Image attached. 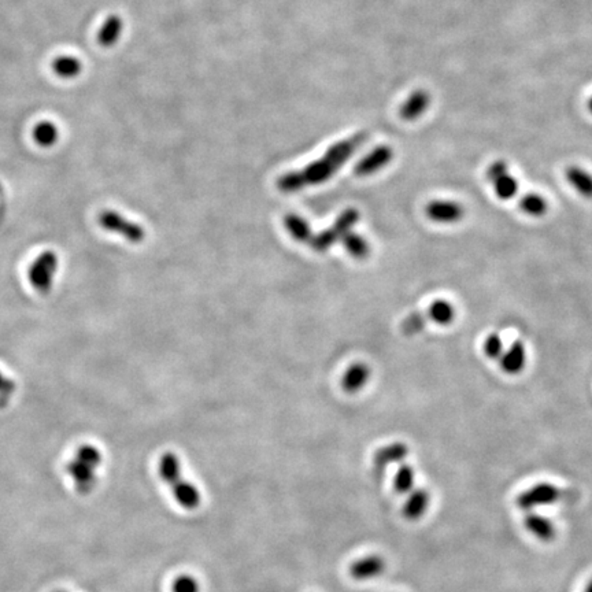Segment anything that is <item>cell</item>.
<instances>
[{
	"label": "cell",
	"mask_w": 592,
	"mask_h": 592,
	"mask_svg": "<svg viewBox=\"0 0 592 592\" xmlns=\"http://www.w3.org/2000/svg\"><path fill=\"white\" fill-rule=\"evenodd\" d=\"M368 139V132H358L354 136L329 147L320 161L313 162L308 166H306L303 170L296 172L303 188L307 185L321 184L326 180L332 179V176L353 157V154L359 147L366 143Z\"/></svg>",
	"instance_id": "6da1fadb"
},
{
	"label": "cell",
	"mask_w": 592,
	"mask_h": 592,
	"mask_svg": "<svg viewBox=\"0 0 592 592\" xmlns=\"http://www.w3.org/2000/svg\"><path fill=\"white\" fill-rule=\"evenodd\" d=\"M158 472L162 480L169 485L175 499L185 510H195L202 502V494L197 485L182 477L179 457L165 452L160 459Z\"/></svg>",
	"instance_id": "7a4b0ae2"
},
{
	"label": "cell",
	"mask_w": 592,
	"mask_h": 592,
	"mask_svg": "<svg viewBox=\"0 0 592 592\" xmlns=\"http://www.w3.org/2000/svg\"><path fill=\"white\" fill-rule=\"evenodd\" d=\"M102 452L95 446L84 445L68 465V473L80 494H90L96 485V469L102 465Z\"/></svg>",
	"instance_id": "3957f363"
},
{
	"label": "cell",
	"mask_w": 592,
	"mask_h": 592,
	"mask_svg": "<svg viewBox=\"0 0 592 592\" xmlns=\"http://www.w3.org/2000/svg\"><path fill=\"white\" fill-rule=\"evenodd\" d=\"M572 497V492L569 489H562L554 484L549 483H540L534 485L525 491H522L517 497L516 503L521 510L532 511L534 509L540 506H550L554 503L569 499Z\"/></svg>",
	"instance_id": "277c9868"
},
{
	"label": "cell",
	"mask_w": 592,
	"mask_h": 592,
	"mask_svg": "<svg viewBox=\"0 0 592 592\" xmlns=\"http://www.w3.org/2000/svg\"><path fill=\"white\" fill-rule=\"evenodd\" d=\"M58 265V255L54 251H44L40 254L28 271V277L32 287L40 294L50 292V289L53 288Z\"/></svg>",
	"instance_id": "5b68a950"
},
{
	"label": "cell",
	"mask_w": 592,
	"mask_h": 592,
	"mask_svg": "<svg viewBox=\"0 0 592 592\" xmlns=\"http://www.w3.org/2000/svg\"><path fill=\"white\" fill-rule=\"evenodd\" d=\"M487 179L492 184L495 194L502 200H510L519 192V181L511 176L507 162L502 160L492 162L488 166Z\"/></svg>",
	"instance_id": "8992f818"
},
{
	"label": "cell",
	"mask_w": 592,
	"mask_h": 592,
	"mask_svg": "<svg viewBox=\"0 0 592 592\" xmlns=\"http://www.w3.org/2000/svg\"><path fill=\"white\" fill-rule=\"evenodd\" d=\"M99 224L103 229H106L108 232L113 234H121L124 236L126 240H129L130 243H142L145 239V231L140 225L128 221L125 217L115 213V212H110L106 210L103 213H100L99 216Z\"/></svg>",
	"instance_id": "52a82bcc"
},
{
	"label": "cell",
	"mask_w": 592,
	"mask_h": 592,
	"mask_svg": "<svg viewBox=\"0 0 592 592\" xmlns=\"http://www.w3.org/2000/svg\"><path fill=\"white\" fill-rule=\"evenodd\" d=\"M394 158V151L390 145H378L373 151H370L365 158L355 165L354 173L359 177H366L383 167H385Z\"/></svg>",
	"instance_id": "ba28073f"
},
{
	"label": "cell",
	"mask_w": 592,
	"mask_h": 592,
	"mask_svg": "<svg viewBox=\"0 0 592 592\" xmlns=\"http://www.w3.org/2000/svg\"><path fill=\"white\" fill-rule=\"evenodd\" d=\"M425 213L433 222L455 224L461 221L465 210L454 200H432L425 206Z\"/></svg>",
	"instance_id": "9c48e42d"
},
{
	"label": "cell",
	"mask_w": 592,
	"mask_h": 592,
	"mask_svg": "<svg viewBox=\"0 0 592 592\" xmlns=\"http://www.w3.org/2000/svg\"><path fill=\"white\" fill-rule=\"evenodd\" d=\"M385 561L380 556H368L359 558L350 566V576L354 580L366 581L370 578H376L380 574L385 572Z\"/></svg>",
	"instance_id": "30bf717a"
},
{
	"label": "cell",
	"mask_w": 592,
	"mask_h": 592,
	"mask_svg": "<svg viewBox=\"0 0 592 592\" xmlns=\"http://www.w3.org/2000/svg\"><path fill=\"white\" fill-rule=\"evenodd\" d=\"M409 455V447L402 443L396 442L388 446H384L376 451L373 455V465L377 473H383L385 469L394 464H400Z\"/></svg>",
	"instance_id": "8fae6325"
},
{
	"label": "cell",
	"mask_w": 592,
	"mask_h": 592,
	"mask_svg": "<svg viewBox=\"0 0 592 592\" xmlns=\"http://www.w3.org/2000/svg\"><path fill=\"white\" fill-rule=\"evenodd\" d=\"M431 106V95L425 90H415L403 102L399 110V115L405 121L418 120Z\"/></svg>",
	"instance_id": "7c38bea8"
},
{
	"label": "cell",
	"mask_w": 592,
	"mask_h": 592,
	"mask_svg": "<svg viewBox=\"0 0 592 592\" xmlns=\"http://www.w3.org/2000/svg\"><path fill=\"white\" fill-rule=\"evenodd\" d=\"M524 526L526 528V531H529V534H532L540 541L550 543L556 538V528L554 522L538 513L529 511L524 517Z\"/></svg>",
	"instance_id": "4fadbf2b"
},
{
	"label": "cell",
	"mask_w": 592,
	"mask_h": 592,
	"mask_svg": "<svg viewBox=\"0 0 592 592\" xmlns=\"http://www.w3.org/2000/svg\"><path fill=\"white\" fill-rule=\"evenodd\" d=\"M430 503H431L430 491L424 488H417L414 491H410L406 503L403 506V517L409 521L420 520L428 510Z\"/></svg>",
	"instance_id": "5bb4252c"
},
{
	"label": "cell",
	"mask_w": 592,
	"mask_h": 592,
	"mask_svg": "<svg viewBox=\"0 0 592 592\" xmlns=\"http://www.w3.org/2000/svg\"><path fill=\"white\" fill-rule=\"evenodd\" d=\"M526 354L525 347L521 341H514L507 351H503L501 357V368L507 375H519L525 368Z\"/></svg>",
	"instance_id": "9a60e30c"
},
{
	"label": "cell",
	"mask_w": 592,
	"mask_h": 592,
	"mask_svg": "<svg viewBox=\"0 0 592 592\" xmlns=\"http://www.w3.org/2000/svg\"><path fill=\"white\" fill-rule=\"evenodd\" d=\"M370 377V369L365 363H354L343 376L341 387L346 393L354 394L362 390Z\"/></svg>",
	"instance_id": "2e32d148"
},
{
	"label": "cell",
	"mask_w": 592,
	"mask_h": 592,
	"mask_svg": "<svg viewBox=\"0 0 592 592\" xmlns=\"http://www.w3.org/2000/svg\"><path fill=\"white\" fill-rule=\"evenodd\" d=\"M565 177L574 189L587 199H592V175L578 166H569Z\"/></svg>",
	"instance_id": "e0dca14e"
},
{
	"label": "cell",
	"mask_w": 592,
	"mask_h": 592,
	"mask_svg": "<svg viewBox=\"0 0 592 592\" xmlns=\"http://www.w3.org/2000/svg\"><path fill=\"white\" fill-rule=\"evenodd\" d=\"M123 29H124L123 19H120L118 16H110L99 31V35H98L99 44L102 47H113L123 35Z\"/></svg>",
	"instance_id": "ac0fdd59"
},
{
	"label": "cell",
	"mask_w": 592,
	"mask_h": 592,
	"mask_svg": "<svg viewBox=\"0 0 592 592\" xmlns=\"http://www.w3.org/2000/svg\"><path fill=\"white\" fill-rule=\"evenodd\" d=\"M341 243L347 252L355 259H365L370 254V246L368 240L360 234H354L353 231L344 234L341 239Z\"/></svg>",
	"instance_id": "d6986e66"
},
{
	"label": "cell",
	"mask_w": 592,
	"mask_h": 592,
	"mask_svg": "<svg viewBox=\"0 0 592 592\" xmlns=\"http://www.w3.org/2000/svg\"><path fill=\"white\" fill-rule=\"evenodd\" d=\"M284 227L287 228L288 234L299 243H310L313 234L305 218L296 214H288L284 217Z\"/></svg>",
	"instance_id": "ffe728a7"
},
{
	"label": "cell",
	"mask_w": 592,
	"mask_h": 592,
	"mask_svg": "<svg viewBox=\"0 0 592 592\" xmlns=\"http://www.w3.org/2000/svg\"><path fill=\"white\" fill-rule=\"evenodd\" d=\"M427 316H428V320H431L433 323H439V325H449L455 318V308L447 301L440 299V301H435L430 306Z\"/></svg>",
	"instance_id": "44dd1931"
},
{
	"label": "cell",
	"mask_w": 592,
	"mask_h": 592,
	"mask_svg": "<svg viewBox=\"0 0 592 592\" xmlns=\"http://www.w3.org/2000/svg\"><path fill=\"white\" fill-rule=\"evenodd\" d=\"M53 71L62 78H74L83 71V63L74 56H59L53 62Z\"/></svg>",
	"instance_id": "7402d4cb"
},
{
	"label": "cell",
	"mask_w": 592,
	"mask_h": 592,
	"mask_svg": "<svg viewBox=\"0 0 592 592\" xmlns=\"http://www.w3.org/2000/svg\"><path fill=\"white\" fill-rule=\"evenodd\" d=\"M33 137H35L36 143L41 145V147H46V148L53 147L56 143L58 137H59L58 126L53 124V123H50V121H43V123H40V124L35 126Z\"/></svg>",
	"instance_id": "603a6c76"
},
{
	"label": "cell",
	"mask_w": 592,
	"mask_h": 592,
	"mask_svg": "<svg viewBox=\"0 0 592 592\" xmlns=\"http://www.w3.org/2000/svg\"><path fill=\"white\" fill-rule=\"evenodd\" d=\"M521 210L528 216L540 217L547 212V202L538 194H526L521 197Z\"/></svg>",
	"instance_id": "cb8c5ba5"
},
{
	"label": "cell",
	"mask_w": 592,
	"mask_h": 592,
	"mask_svg": "<svg viewBox=\"0 0 592 592\" xmlns=\"http://www.w3.org/2000/svg\"><path fill=\"white\" fill-rule=\"evenodd\" d=\"M414 469L409 464L398 467L394 477V488L398 494H409L414 487Z\"/></svg>",
	"instance_id": "d4e9b609"
},
{
	"label": "cell",
	"mask_w": 592,
	"mask_h": 592,
	"mask_svg": "<svg viewBox=\"0 0 592 592\" xmlns=\"http://www.w3.org/2000/svg\"><path fill=\"white\" fill-rule=\"evenodd\" d=\"M341 239V234L332 227V228L325 229L317 236H313L308 244L311 246V249L314 251L325 252L326 250H329L333 244H336Z\"/></svg>",
	"instance_id": "484cf974"
},
{
	"label": "cell",
	"mask_w": 592,
	"mask_h": 592,
	"mask_svg": "<svg viewBox=\"0 0 592 592\" xmlns=\"http://www.w3.org/2000/svg\"><path fill=\"white\" fill-rule=\"evenodd\" d=\"M428 323V316L427 313L422 311H417V313H412L410 316H407L403 323H402V332L406 336H414L420 332L424 331L425 325Z\"/></svg>",
	"instance_id": "4316f807"
},
{
	"label": "cell",
	"mask_w": 592,
	"mask_h": 592,
	"mask_svg": "<svg viewBox=\"0 0 592 592\" xmlns=\"http://www.w3.org/2000/svg\"><path fill=\"white\" fill-rule=\"evenodd\" d=\"M359 212L357 209H346L341 213L339 218L336 219V222L333 224V228L341 234V237L348 232H351V229L354 228V225L358 222Z\"/></svg>",
	"instance_id": "83f0119b"
},
{
	"label": "cell",
	"mask_w": 592,
	"mask_h": 592,
	"mask_svg": "<svg viewBox=\"0 0 592 592\" xmlns=\"http://www.w3.org/2000/svg\"><path fill=\"white\" fill-rule=\"evenodd\" d=\"M172 592H200V584L191 574H181L175 578Z\"/></svg>",
	"instance_id": "f1b7e54d"
},
{
	"label": "cell",
	"mask_w": 592,
	"mask_h": 592,
	"mask_svg": "<svg viewBox=\"0 0 592 592\" xmlns=\"http://www.w3.org/2000/svg\"><path fill=\"white\" fill-rule=\"evenodd\" d=\"M484 353L488 358L498 359L502 357L503 343L498 333H491L484 341Z\"/></svg>",
	"instance_id": "f546056e"
},
{
	"label": "cell",
	"mask_w": 592,
	"mask_h": 592,
	"mask_svg": "<svg viewBox=\"0 0 592 592\" xmlns=\"http://www.w3.org/2000/svg\"><path fill=\"white\" fill-rule=\"evenodd\" d=\"M16 381L3 376L0 372V407H4L9 403V400L16 393Z\"/></svg>",
	"instance_id": "4dcf8cb0"
},
{
	"label": "cell",
	"mask_w": 592,
	"mask_h": 592,
	"mask_svg": "<svg viewBox=\"0 0 592 592\" xmlns=\"http://www.w3.org/2000/svg\"><path fill=\"white\" fill-rule=\"evenodd\" d=\"M584 592H592V580L590 583H588V584H587V587H586Z\"/></svg>",
	"instance_id": "1f68e13d"
},
{
	"label": "cell",
	"mask_w": 592,
	"mask_h": 592,
	"mask_svg": "<svg viewBox=\"0 0 592 592\" xmlns=\"http://www.w3.org/2000/svg\"><path fill=\"white\" fill-rule=\"evenodd\" d=\"M588 110H590V113L592 114V96L590 98V100H588Z\"/></svg>",
	"instance_id": "d6a6232c"
},
{
	"label": "cell",
	"mask_w": 592,
	"mask_h": 592,
	"mask_svg": "<svg viewBox=\"0 0 592 592\" xmlns=\"http://www.w3.org/2000/svg\"><path fill=\"white\" fill-rule=\"evenodd\" d=\"M1 191H3V187H1V184H0V194H1Z\"/></svg>",
	"instance_id": "836d02e7"
},
{
	"label": "cell",
	"mask_w": 592,
	"mask_h": 592,
	"mask_svg": "<svg viewBox=\"0 0 592 592\" xmlns=\"http://www.w3.org/2000/svg\"><path fill=\"white\" fill-rule=\"evenodd\" d=\"M58 592H63V591H58Z\"/></svg>",
	"instance_id": "e575fe53"
}]
</instances>
